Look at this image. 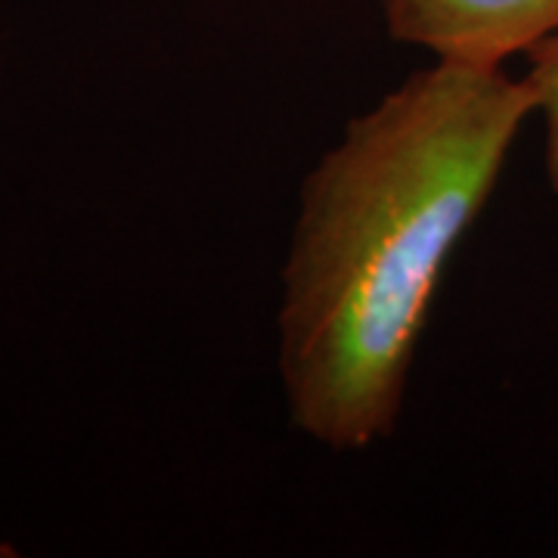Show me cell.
Instances as JSON below:
<instances>
[{
    "label": "cell",
    "mask_w": 558,
    "mask_h": 558,
    "mask_svg": "<svg viewBox=\"0 0 558 558\" xmlns=\"http://www.w3.org/2000/svg\"><path fill=\"white\" fill-rule=\"evenodd\" d=\"M531 116L524 75L435 60L307 171L277 314L279 381L304 438L344 453L398 428L440 277Z\"/></svg>",
    "instance_id": "cell-1"
},
{
    "label": "cell",
    "mask_w": 558,
    "mask_h": 558,
    "mask_svg": "<svg viewBox=\"0 0 558 558\" xmlns=\"http://www.w3.org/2000/svg\"><path fill=\"white\" fill-rule=\"evenodd\" d=\"M391 38L438 62L506 65L558 32V0H379Z\"/></svg>",
    "instance_id": "cell-2"
},
{
    "label": "cell",
    "mask_w": 558,
    "mask_h": 558,
    "mask_svg": "<svg viewBox=\"0 0 558 558\" xmlns=\"http://www.w3.org/2000/svg\"><path fill=\"white\" fill-rule=\"evenodd\" d=\"M527 90L534 116L543 124V161L546 180L558 196V32L527 53Z\"/></svg>",
    "instance_id": "cell-3"
}]
</instances>
